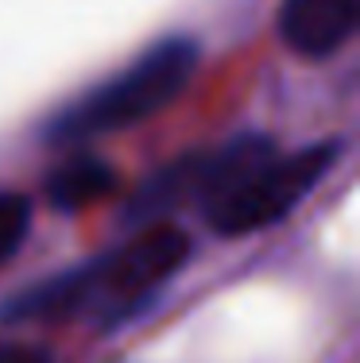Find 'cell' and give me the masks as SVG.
Listing matches in <instances>:
<instances>
[{"instance_id":"8992f818","label":"cell","mask_w":360,"mask_h":363,"mask_svg":"<svg viewBox=\"0 0 360 363\" xmlns=\"http://www.w3.org/2000/svg\"><path fill=\"white\" fill-rule=\"evenodd\" d=\"M31 224V201L16 189H0V263H8L20 252Z\"/></svg>"},{"instance_id":"277c9868","label":"cell","mask_w":360,"mask_h":363,"mask_svg":"<svg viewBox=\"0 0 360 363\" xmlns=\"http://www.w3.org/2000/svg\"><path fill=\"white\" fill-rule=\"evenodd\" d=\"M360 0H283L279 35L302 58H329L356 35Z\"/></svg>"},{"instance_id":"5b68a950","label":"cell","mask_w":360,"mask_h":363,"mask_svg":"<svg viewBox=\"0 0 360 363\" xmlns=\"http://www.w3.org/2000/svg\"><path fill=\"white\" fill-rule=\"evenodd\" d=\"M113 186H116V170L101 155H70L62 167H55L47 174V201L58 213H74L113 194Z\"/></svg>"},{"instance_id":"6da1fadb","label":"cell","mask_w":360,"mask_h":363,"mask_svg":"<svg viewBox=\"0 0 360 363\" xmlns=\"http://www.w3.org/2000/svg\"><path fill=\"white\" fill-rule=\"evenodd\" d=\"M190 259V240L175 224H148L140 236L120 247L82 259L66 271L39 279L0 301V325L20 321H70L93 317L97 325H120L143 309L182 271Z\"/></svg>"},{"instance_id":"7a4b0ae2","label":"cell","mask_w":360,"mask_h":363,"mask_svg":"<svg viewBox=\"0 0 360 363\" xmlns=\"http://www.w3.org/2000/svg\"><path fill=\"white\" fill-rule=\"evenodd\" d=\"M202 47L190 35H163L148 50L132 58L124 70L109 74L105 82L89 85L85 93L70 97L43 120V143L47 147H74L97 135L132 128L163 112L198 70Z\"/></svg>"},{"instance_id":"52a82bcc","label":"cell","mask_w":360,"mask_h":363,"mask_svg":"<svg viewBox=\"0 0 360 363\" xmlns=\"http://www.w3.org/2000/svg\"><path fill=\"white\" fill-rule=\"evenodd\" d=\"M0 363H50L47 352L23 348V344H0Z\"/></svg>"},{"instance_id":"3957f363","label":"cell","mask_w":360,"mask_h":363,"mask_svg":"<svg viewBox=\"0 0 360 363\" xmlns=\"http://www.w3.org/2000/svg\"><path fill=\"white\" fill-rule=\"evenodd\" d=\"M341 159L337 140L310 143L302 151H271L248 178L236 182V189H229L213 209H205L202 217L209 220L213 232L221 236H248L260 232L268 224L283 220L314 186L325 178V170Z\"/></svg>"}]
</instances>
